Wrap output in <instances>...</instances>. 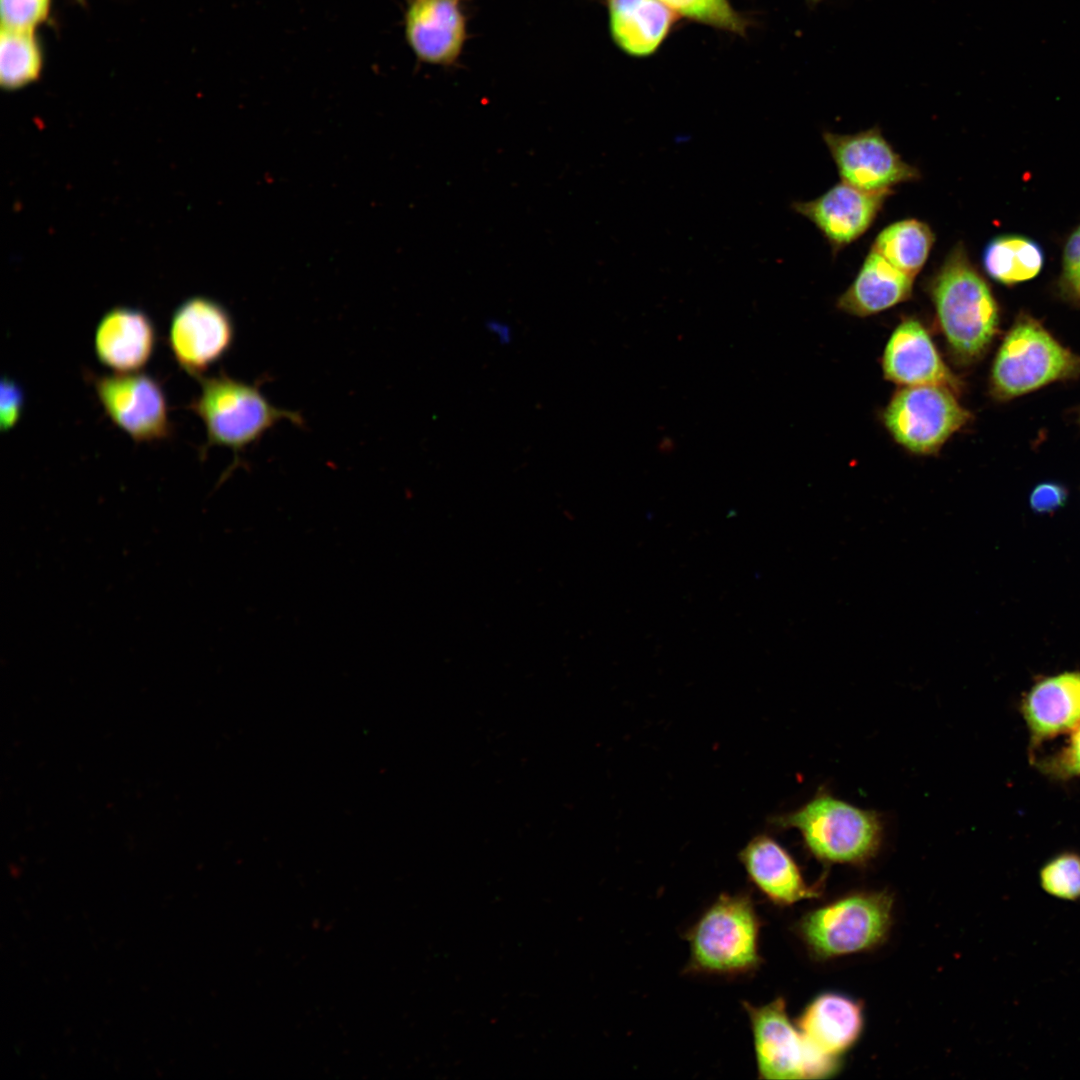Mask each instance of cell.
I'll return each instance as SVG.
<instances>
[{
	"mask_svg": "<svg viewBox=\"0 0 1080 1080\" xmlns=\"http://www.w3.org/2000/svg\"><path fill=\"white\" fill-rule=\"evenodd\" d=\"M926 289L954 358L962 364L980 359L997 334L999 309L962 242L949 251Z\"/></svg>",
	"mask_w": 1080,
	"mask_h": 1080,
	"instance_id": "cell-1",
	"label": "cell"
},
{
	"mask_svg": "<svg viewBox=\"0 0 1080 1080\" xmlns=\"http://www.w3.org/2000/svg\"><path fill=\"white\" fill-rule=\"evenodd\" d=\"M200 393L187 408L203 422L206 441L201 446L205 456L213 446L229 448L234 464L247 448L256 445L263 436L282 420L303 427V416L275 406L263 394L260 382H246L221 370L213 376L196 377Z\"/></svg>",
	"mask_w": 1080,
	"mask_h": 1080,
	"instance_id": "cell-2",
	"label": "cell"
},
{
	"mask_svg": "<svg viewBox=\"0 0 1080 1080\" xmlns=\"http://www.w3.org/2000/svg\"><path fill=\"white\" fill-rule=\"evenodd\" d=\"M761 922L747 893L720 894L687 929V974L735 977L755 972Z\"/></svg>",
	"mask_w": 1080,
	"mask_h": 1080,
	"instance_id": "cell-3",
	"label": "cell"
},
{
	"mask_svg": "<svg viewBox=\"0 0 1080 1080\" xmlns=\"http://www.w3.org/2000/svg\"><path fill=\"white\" fill-rule=\"evenodd\" d=\"M774 823L798 830L807 850L826 863H866L878 852L883 837V824L876 812L825 791L799 809L776 817Z\"/></svg>",
	"mask_w": 1080,
	"mask_h": 1080,
	"instance_id": "cell-4",
	"label": "cell"
},
{
	"mask_svg": "<svg viewBox=\"0 0 1080 1080\" xmlns=\"http://www.w3.org/2000/svg\"><path fill=\"white\" fill-rule=\"evenodd\" d=\"M1080 376V355L1061 345L1043 325L1020 314L995 356L990 387L999 400Z\"/></svg>",
	"mask_w": 1080,
	"mask_h": 1080,
	"instance_id": "cell-5",
	"label": "cell"
},
{
	"mask_svg": "<svg viewBox=\"0 0 1080 1080\" xmlns=\"http://www.w3.org/2000/svg\"><path fill=\"white\" fill-rule=\"evenodd\" d=\"M892 908L886 892H854L806 913L796 931L819 960L868 951L887 937Z\"/></svg>",
	"mask_w": 1080,
	"mask_h": 1080,
	"instance_id": "cell-6",
	"label": "cell"
},
{
	"mask_svg": "<svg viewBox=\"0 0 1080 1080\" xmlns=\"http://www.w3.org/2000/svg\"><path fill=\"white\" fill-rule=\"evenodd\" d=\"M743 1008L750 1021L759 1078H823L835 1071V1058L815 1049L792 1024L784 998L761 1006L744 1001Z\"/></svg>",
	"mask_w": 1080,
	"mask_h": 1080,
	"instance_id": "cell-7",
	"label": "cell"
},
{
	"mask_svg": "<svg viewBox=\"0 0 1080 1080\" xmlns=\"http://www.w3.org/2000/svg\"><path fill=\"white\" fill-rule=\"evenodd\" d=\"M956 395L944 386H903L885 408L883 422L908 451L934 454L971 419Z\"/></svg>",
	"mask_w": 1080,
	"mask_h": 1080,
	"instance_id": "cell-8",
	"label": "cell"
},
{
	"mask_svg": "<svg viewBox=\"0 0 1080 1080\" xmlns=\"http://www.w3.org/2000/svg\"><path fill=\"white\" fill-rule=\"evenodd\" d=\"M86 376L106 415L135 442L171 437L166 396L155 377L139 371Z\"/></svg>",
	"mask_w": 1080,
	"mask_h": 1080,
	"instance_id": "cell-9",
	"label": "cell"
},
{
	"mask_svg": "<svg viewBox=\"0 0 1080 1080\" xmlns=\"http://www.w3.org/2000/svg\"><path fill=\"white\" fill-rule=\"evenodd\" d=\"M235 336L230 312L214 299L195 296L173 311L167 344L178 365L196 378L231 350Z\"/></svg>",
	"mask_w": 1080,
	"mask_h": 1080,
	"instance_id": "cell-10",
	"label": "cell"
},
{
	"mask_svg": "<svg viewBox=\"0 0 1080 1080\" xmlns=\"http://www.w3.org/2000/svg\"><path fill=\"white\" fill-rule=\"evenodd\" d=\"M823 139L843 182L869 192L892 191L900 183L920 178L877 127L855 134L825 132Z\"/></svg>",
	"mask_w": 1080,
	"mask_h": 1080,
	"instance_id": "cell-11",
	"label": "cell"
},
{
	"mask_svg": "<svg viewBox=\"0 0 1080 1080\" xmlns=\"http://www.w3.org/2000/svg\"><path fill=\"white\" fill-rule=\"evenodd\" d=\"M465 0H407L404 30L416 58L449 67L459 59L466 39Z\"/></svg>",
	"mask_w": 1080,
	"mask_h": 1080,
	"instance_id": "cell-12",
	"label": "cell"
},
{
	"mask_svg": "<svg viewBox=\"0 0 1080 1080\" xmlns=\"http://www.w3.org/2000/svg\"><path fill=\"white\" fill-rule=\"evenodd\" d=\"M890 193L864 191L842 181L816 199L795 201L791 207L810 220L837 252L869 229Z\"/></svg>",
	"mask_w": 1080,
	"mask_h": 1080,
	"instance_id": "cell-13",
	"label": "cell"
},
{
	"mask_svg": "<svg viewBox=\"0 0 1080 1080\" xmlns=\"http://www.w3.org/2000/svg\"><path fill=\"white\" fill-rule=\"evenodd\" d=\"M887 380L901 386L937 385L958 394L960 382L942 360L925 326L904 319L891 334L882 357Z\"/></svg>",
	"mask_w": 1080,
	"mask_h": 1080,
	"instance_id": "cell-14",
	"label": "cell"
},
{
	"mask_svg": "<svg viewBox=\"0 0 1080 1080\" xmlns=\"http://www.w3.org/2000/svg\"><path fill=\"white\" fill-rule=\"evenodd\" d=\"M1020 712L1032 748L1080 725V671H1065L1038 680L1024 695Z\"/></svg>",
	"mask_w": 1080,
	"mask_h": 1080,
	"instance_id": "cell-15",
	"label": "cell"
},
{
	"mask_svg": "<svg viewBox=\"0 0 1080 1080\" xmlns=\"http://www.w3.org/2000/svg\"><path fill=\"white\" fill-rule=\"evenodd\" d=\"M157 342L156 327L149 315L137 308L116 306L96 325L94 350L97 359L116 372H135L150 360Z\"/></svg>",
	"mask_w": 1080,
	"mask_h": 1080,
	"instance_id": "cell-16",
	"label": "cell"
},
{
	"mask_svg": "<svg viewBox=\"0 0 1080 1080\" xmlns=\"http://www.w3.org/2000/svg\"><path fill=\"white\" fill-rule=\"evenodd\" d=\"M739 859L751 883L775 905L790 906L819 896L788 851L768 835L751 839Z\"/></svg>",
	"mask_w": 1080,
	"mask_h": 1080,
	"instance_id": "cell-17",
	"label": "cell"
},
{
	"mask_svg": "<svg viewBox=\"0 0 1080 1080\" xmlns=\"http://www.w3.org/2000/svg\"><path fill=\"white\" fill-rule=\"evenodd\" d=\"M610 36L629 56L654 54L679 17L659 0H604Z\"/></svg>",
	"mask_w": 1080,
	"mask_h": 1080,
	"instance_id": "cell-18",
	"label": "cell"
},
{
	"mask_svg": "<svg viewBox=\"0 0 1080 1080\" xmlns=\"http://www.w3.org/2000/svg\"><path fill=\"white\" fill-rule=\"evenodd\" d=\"M797 1027L815 1049L836 1058L858 1039L863 1028L862 1007L846 996L825 993L803 1010Z\"/></svg>",
	"mask_w": 1080,
	"mask_h": 1080,
	"instance_id": "cell-19",
	"label": "cell"
},
{
	"mask_svg": "<svg viewBox=\"0 0 1080 1080\" xmlns=\"http://www.w3.org/2000/svg\"><path fill=\"white\" fill-rule=\"evenodd\" d=\"M913 281L914 277L870 250L854 281L839 297L837 306L855 316L877 314L908 300Z\"/></svg>",
	"mask_w": 1080,
	"mask_h": 1080,
	"instance_id": "cell-20",
	"label": "cell"
},
{
	"mask_svg": "<svg viewBox=\"0 0 1080 1080\" xmlns=\"http://www.w3.org/2000/svg\"><path fill=\"white\" fill-rule=\"evenodd\" d=\"M982 262L986 273L1004 285H1014L1036 277L1042 269L1044 254L1034 240L1021 235H999L984 248Z\"/></svg>",
	"mask_w": 1080,
	"mask_h": 1080,
	"instance_id": "cell-21",
	"label": "cell"
},
{
	"mask_svg": "<svg viewBox=\"0 0 1080 1080\" xmlns=\"http://www.w3.org/2000/svg\"><path fill=\"white\" fill-rule=\"evenodd\" d=\"M934 242L935 235L927 223L908 218L885 227L876 236L871 250L915 277L925 265Z\"/></svg>",
	"mask_w": 1080,
	"mask_h": 1080,
	"instance_id": "cell-22",
	"label": "cell"
},
{
	"mask_svg": "<svg viewBox=\"0 0 1080 1080\" xmlns=\"http://www.w3.org/2000/svg\"><path fill=\"white\" fill-rule=\"evenodd\" d=\"M44 54L35 30L1 27L0 84L12 91L37 81L42 73Z\"/></svg>",
	"mask_w": 1080,
	"mask_h": 1080,
	"instance_id": "cell-23",
	"label": "cell"
},
{
	"mask_svg": "<svg viewBox=\"0 0 1080 1080\" xmlns=\"http://www.w3.org/2000/svg\"><path fill=\"white\" fill-rule=\"evenodd\" d=\"M680 17L743 35L748 22L728 0H659Z\"/></svg>",
	"mask_w": 1080,
	"mask_h": 1080,
	"instance_id": "cell-24",
	"label": "cell"
},
{
	"mask_svg": "<svg viewBox=\"0 0 1080 1080\" xmlns=\"http://www.w3.org/2000/svg\"><path fill=\"white\" fill-rule=\"evenodd\" d=\"M1041 889L1059 900L1080 899V855L1061 852L1046 861L1039 870Z\"/></svg>",
	"mask_w": 1080,
	"mask_h": 1080,
	"instance_id": "cell-25",
	"label": "cell"
},
{
	"mask_svg": "<svg viewBox=\"0 0 1080 1080\" xmlns=\"http://www.w3.org/2000/svg\"><path fill=\"white\" fill-rule=\"evenodd\" d=\"M52 0H0L1 27L35 30L46 23Z\"/></svg>",
	"mask_w": 1080,
	"mask_h": 1080,
	"instance_id": "cell-26",
	"label": "cell"
},
{
	"mask_svg": "<svg viewBox=\"0 0 1080 1080\" xmlns=\"http://www.w3.org/2000/svg\"><path fill=\"white\" fill-rule=\"evenodd\" d=\"M1038 768L1054 779L1080 777V725L1070 733L1061 749L1038 761Z\"/></svg>",
	"mask_w": 1080,
	"mask_h": 1080,
	"instance_id": "cell-27",
	"label": "cell"
},
{
	"mask_svg": "<svg viewBox=\"0 0 1080 1080\" xmlns=\"http://www.w3.org/2000/svg\"><path fill=\"white\" fill-rule=\"evenodd\" d=\"M0 429H12L20 420L24 408V391L12 378L3 376L0 392Z\"/></svg>",
	"mask_w": 1080,
	"mask_h": 1080,
	"instance_id": "cell-28",
	"label": "cell"
},
{
	"mask_svg": "<svg viewBox=\"0 0 1080 1080\" xmlns=\"http://www.w3.org/2000/svg\"><path fill=\"white\" fill-rule=\"evenodd\" d=\"M1067 498L1068 491L1064 485L1048 481L1034 487L1029 496V505L1035 513L1052 514L1066 504Z\"/></svg>",
	"mask_w": 1080,
	"mask_h": 1080,
	"instance_id": "cell-29",
	"label": "cell"
},
{
	"mask_svg": "<svg viewBox=\"0 0 1080 1080\" xmlns=\"http://www.w3.org/2000/svg\"><path fill=\"white\" fill-rule=\"evenodd\" d=\"M1080 264V226L1071 234L1063 253V270Z\"/></svg>",
	"mask_w": 1080,
	"mask_h": 1080,
	"instance_id": "cell-30",
	"label": "cell"
},
{
	"mask_svg": "<svg viewBox=\"0 0 1080 1080\" xmlns=\"http://www.w3.org/2000/svg\"><path fill=\"white\" fill-rule=\"evenodd\" d=\"M488 328H491V330L496 334V336L501 337L502 339H504V341L505 337L510 335L509 329L505 328V326L503 325H499L497 322H493V324L489 325Z\"/></svg>",
	"mask_w": 1080,
	"mask_h": 1080,
	"instance_id": "cell-31",
	"label": "cell"
},
{
	"mask_svg": "<svg viewBox=\"0 0 1080 1080\" xmlns=\"http://www.w3.org/2000/svg\"><path fill=\"white\" fill-rule=\"evenodd\" d=\"M811 1H818V0H811Z\"/></svg>",
	"mask_w": 1080,
	"mask_h": 1080,
	"instance_id": "cell-32",
	"label": "cell"
}]
</instances>
